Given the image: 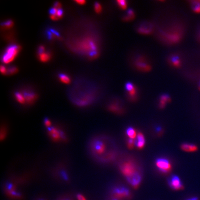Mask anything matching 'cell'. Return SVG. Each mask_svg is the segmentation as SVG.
I'll list each match as a JSON object with an SVG mask.
<instances>
[{
	"instance_id": "6da1fadb",
	"label": "cell",
	"mask_w": 200,
	"mask_h": 200,
	"mask_svg": "<svg viewBox=\"0 0 200 200\" xmlns=\"http://www.w3.org/2000/svg\"><path fill=\"white\" fill-rule=\"evenodd\" d=\"M88 152L92 159L102 164L112 161L115 158V152L112 150L107 137L97 135L89 140Z\"/></svg>"
},
{
	"instance_id": "7a4b0ae2",
	"label": "cell",
	"mask_w": 200,
	"mask_h": 200,
	"mask_svg": "<svg viewBox=\"0 0 200 200\" xmlns=\"http://www.w3.org/2000/svg\"><path fill=\"white\" fill-rule=\"evenodd\" d=\"M119 169L133 187L137 189L140 186L142 176L136 163L132 159H126L120 164Z\"/></svg>"
},
{
	"instance_id": "3957f363",
	"label": "cell",
	"mask_w": 200,
	"mask_h": 200,
	"mask_svg": "<svg viewBox=\"0 0 200 200\" xmlns=\"http://www.w3.org/2000/svg\"><path fill=\"white\" fill-rule=\"evenodd\" d=\"M47 130L48 136L53 141L66 142L68 140L67 136L65 132L56 126H50L47 128Z\"/></svg>"
},
{
	"instance_id": "277c9868",
	"label": "cell",
	"mask_w": 200,
	"mask_h": 200,
	"mask_svg": "<svg viewBox=\"0 0 200 200\" xmlns=\"http://www.w3.org/2000/svg\"><path fill=\"white\" fill-rule=\"evenodd\" d=\"M20 49L21 47L17 44H11L8 46L1 57V61L4 64L10 63L17 56Z\"/></svg>"
},
{
	"instance_id": "5b68a950",
	"label": "cell",
	"mask_w": 200,
	"mask_h": 200,
	"mask_svg": "<svg viewBox=\"0 0 200 200\" xmlns=\"http://www.w3.org/2000/svg\"><path fill=\"white\" fill-rule=\"evenodd\" d=\"M112 198L119 199H130L131 198V193L129 189L126 187L119 186L114 187L112 190Z\"/></svg>"
},
{
	"instance_id": "8992f818",
	"label": "cell",
	"mask_w": 200,
	"mask_h": 200,
	"mask_svg": "<svg viewBox=\"0 0 200 200\" xmlns=\"http://www.w3.org/2000/svg\"><path fill=\"white\" fill-rule=\"evenodd\" d=\"M156 167L160 172L163 173H168L172 171V165L171 162L166 158H157L155 162Z\"/></svg>"
},
{
	"instance_id": "52a82bcc",
	"label": "cell",
	"mask_w": 200,
	"mask_h": 200,
	"mask_svg": "<svg viewBox=\"0 0 200 200\" xmlns=\"http://www.w3.org/2000/svg\"><path fill=\"white\" fill-rule=\"evenodd\" d=\"M135 66L138 69L142 72H148L151 69V66L143 56L138 57L135 61Z\"/></svg>"
},
{
	"instance_id": "ba28073f",
	"label": "cell",
	"mask_w": 200,
	"mask_h": 200,
	"mask_svg": "<svg viewBox=\"0 0 200 200\" xmlns=\"http://www.w3.org/2000/svg\"><path fill=\"white\" fill-rule=\"evenodd\" d=\"M57 167L53 169V171H58L57 173H54V175H56L58 174L59 176V178L63 180L65 182H68L69 181V175L68 172L67 170V168L63 164H59V165H57Z\"/></svg>"
},
{
	"instance_id": "9c48e42d",
	"label": "cell",
	"mask_w": 200,
	"mask_h": 200,
	"mask_svg": "<svg viewBox=\"0 0 200 200\" xmlns=\"http://www.w3.org/2000/svg\"><path fill=\"white\" fill-rule=\"evenodd\" d=\"M168 183L171 189L175 190H180L184 189V187L181 180L176 175H173L169 178L168 180Z\"/></svg>"
},
{
	"instance_id": "30bf717a",
	"label": "cell",
	"mask_w": 200,
	"mask_h": 200,
	"mask_svg": "<svg viewBox=\"0 0 200 200\" xmlns=\"http://www.w3.org/2000/svg\"><path fill=\"white\" fill-rule=\"evenodd\" d=\"M181 39V33L176 31H170L165 34V39L169 43H176L180 40Z\"/></svg>"
},
{
	"instance_id": "8fae6325",
	"label": "cell",
	"mask_w": 200,
	"mask_h": 200,
	"mask_svg": "<svg viewBox=\"0 0 200 200\" xmlns=\"http://www.w3.org/2000/svg\"><path fill=\"white\" fill-rule=\"evenodd\" d=\"M127 95L130 100L134 101L137 98V89L134 84L128 82L125 86Z\"/></svg>"
},
{
	"instance_id": "7c38bea8",
	"label": "cell",
	"mask_w": 200,
	"mask_h": 200,
	"mask_svg": "<svg viewBox=\"0 0 200 200\" xmlns=\"http://www.w3.org/2000/svg\"><path fill=\"white\" fill-rule=\"evenodd\" d=\"M22 94L26 100V103L28 104L33 103L37 99V94L34 93V92L25 91Z\"/></svg>"
},
{
	"instance_id": "4fadbf2b",
	"label": "cell",
	"mask_w": 200,
	"mask_h": 200,
	"mask_svg": "<svg viewBox=\"0 0 200 200\" xmlns=\"http://www.w3.org/2000/svg\"><path fill=\"white\" fill-rule=\"evenodd\" d=\"M146 140L144 134L141 132H138L135 140V146L138 149H141L144 148Z\"/></svg>"
},
{
	"instance_id": "5bb4252c",
	"label": "cell",
	"mask_w": 200,
	"mask_h": 200,
	"mask_svg": "<svg viewBox=\"0 0 200 200\" xmlns=\"http://www.w3.org/2000/svg\"><path fill=\"white\" fill-rule=\"evenodd\" d=\"M138 31L141 34L149 35L152 32V27L148 26L147 24H142L138 28Z\"/></svg>"
},
{
	"instance_id": "9a60e30c",
	"label": "cell",
	"mask_w": 200,
	"mask_h": 200,
	"mask_svg": "<svg viewBox=\"0 0 200 200\" xmlns=\"http://www.w3.org/2000/svg\"><path fill=\"white\" fill-rule=\"evenodd\" d=\"M171 97L167 94H163L159 98V107L160 108H164L166 106V104L171 101Z\"/></svg>"
},
{
	"instance_id": "2e32d148",
	"label": "cell",
	"mask_w": 200,
	"mask_h": 200,
	"mask_svg": "<svg viewBox=\"0 0 200 200\" xmlns=\"http://www.w3.org/2000/svg\"><path fill=\"white\" fill-rule=\"evenodd\" d=\"M181 148L182 150L187 152H193L197 151V147L194 144L189 143H184L181 145Z\"/></svg>"
},
{
	"instance_id": "e0dca14e",
	"label": "cell",
	"mask_w": 200,
	"mask_h": 200,
	"mask_svg": "<svg viewBox=\"0 0 200 200\" xmlns=\"http://www.w3.org/2000/svg\"><path fill=\"white\" fill-rule=\"evenodd\" d=\"M108 108L111 112L117 114H119L122 112L121 106L117 103H112L109 105Z\"/></svg>"
},
{
	"instance_id": "ac0fdd59",
	"label": "cell",
	"mask_w": 200,
	"mask_h": 200,
	"mask_svg": "<svg viewBox=\"0 0 200 200\" xmlns=\"http://www.w3.org/2000/svg\"><path fill=\"white\" fill-rule=\"evenodd\" d=\"M169 61H170L171 65L174 67L178 68L181 66V60L178 56H176L175 55H172L170 58Z\"/></svg>"
},
{
	"instance_id": "d6986e66",
	"label": "cell",
	"mask_w": 200,
	"mask_h": 200,
	"mask_svg": "<svg viewBox=\"0 0 200 200\" xmlns=\"http://www.w3.org/2000/svg\"><path fill=\"white\" fill-rule=\"evenodd\" d=\"M135 18V13L133 10L132 9H129L127 11L126 15L123 17V21L125 22H129L132 21Z\"/></svg>"
},
{
	"instance_id": "ffe728a7",
	"label": "cell",
	"mask_w": 200,
	"mask_h": 200,
	"mask_svg": "<svg viewBox=\"0 0 200 200\" xmlns=\"http://www.w3.org/2000/svg\"><path fill=\"white\" fill-rule=\"evenodd\" d=\"M126 134L129 139L134 140L136 138L137 133L133 128L129 127L126 130Z\"/></svg>"
},
{
	"instance_id": "44dd1931",
	"label": "cell",
	"mask_w": 200,
	"mask_h": 200,
	"mask_svg": "<svg viewBox=\"0 0 200 200\" xmlns=\"http://www.w3.org/2000/svg\"><path fill=\"white\" fill-rule=\"evenodd\" d=\"M15 98L19 103L23 104L26 103V100L22 94L18 92H16L15 93Z\"/></svg>"
},
{
	"instance_id": "7402d4cb",
	"label": "cell",
	"mask_w": 200,
	"mask_h": 200,
	"mask_svg": "<svg viewBox=\"0 0 200 200\" xmlns=\"http://www.w3.org/2000/svg\"><path fill=\"white\" fill-rule=\"evenodd\" d=\"M39 59L42 62H47L50 60L51 55L48 52H43V53L39 55Z\"/></svg>"
},
{
	"instance_id": "603a6c76",
	"label": "cell",
	"mask_w": 200,
	"mask_h": 200,
	"mask_svg": "<svg viewBox=\"0 0 200 200\" xmlns=\"http://www.w3.org/2000/svg\"><path fill=\"white\" fill-rule=\"evenodd\" d=\"M59 79L65 84H68L71 82V79L67 75L65 74L60 73L59 75Z\"/></svg>"
},
{
	"instance_id": "cb8c5ba5",
	"label": "cell",
	"mask_w": 200,
	"mask_h": 200,
	"mask_svg": "<svg viewBox=\"0 0 200 200\" xmlns=\"http://www.w3.org/2000/svg\"><path fill=\"white\" fill-rule=\"evenodd\" d=\"M117 4L118 5L119 8L123 10H125L127 8V2L124 0H119L117 1Z\"/></svg>"
},
{
	"instance_id": "d4e9b609",
	"label": "cell",
	"mask_w": 200,
	"mask_h": 200,
	"mask_svg": "<svg viewBox=\"0 0 200 200\" xmlns=\"http://www.w3.org/2000/svg\"><path fill=\"white\" fill-rule=\"evenodd\" d=\"M14 25V22L12 21L11 19H9L6 22H4L1 23V26L4 28L8 29L10 28Z\"/></svg>"
},
{
	"instance_id": "484cf974",
	"label": "cell",
	"mask_w": 200,
	"mask_h": 200,
	"mask_svg": "<svg viewBox=\"0 0 200 200\" xmlns=\"http://www.w3.org/2000/svg\"><path fill=\"white\" fill-rule=\"evenodd\" d=\"M18 69H17V67H15V66H11L7 69V73L6 74H7V75L15 74L18 72Z\"/></svg>"
},
{
	"instance_id": "4316f807",
	"label": "cell",
	"mask_w": 200,
	"mask_h": 200,
	"mask_svg": "<svg viewBox=\"0 0 200 200\" xmlns=\"http://www.w3.org/2000/svg\"><path fill=\"white\" fill-rule=\"evenodd\" d=\"M94 10L96 12L99 14L102 11V7L101 5L98 2H96L94 5Z\"/></svg>"
},
{
	"instance_id": "83f0119b",
	"label": "cell",
	"mask_w": 200,
	"mask_h": 200,
	"mask_svg": "<svg viewBox=\"0 0 200 200\" xmlns=\"http://www.w3.org/2000/svg\"><path fill=\"white\" fill-rule=\"evenodd\" d=\"M127 147H128L129 149H132L134 147V145H135V140L133 139H129V138L127 141Z\"/></svg>"
},
{
	"instance_id": "f1b7e54d",
	"label": "cell",
	"mask_w": 200,
	"mask_h": 200,
	"mask_svg": "<svg viewBox=\"0 0 200 200\" xmlns=\"http://www.w3.org/2000/svg\"><path fill=\"white\" fill-rule=\"evenodd\" d=\"M193 9L194 11L197 12H200V4L196 3L194 4Z\"/></svg>"
},
{
	"instance_id": "f546056e",
	"label": "cell",
	"mask_w": 200,
	"mask_h": 200,
	"mask_svg": "<svg viewBox=\"0 0 200 200\" xmlns=\"http://www.w3.org/2000/svg\"><path fill=\"white\" fill-rule=\"evenodd\" d=\"M63 15V11L61 8H59L58 9L57 13H56V15L57 17H58V19L61 18L62 17Z\"/></svg>"
},
{
	"instance_id": "4dcf8cb0",
	"label": "cell",
	"mask_w": 200,
	"mask_h": 200,
	"mask_svg": "<svg viewBox=\"0 0 200 200\" xmlns=\"http://www.w3.org/2000/svg\"><path fill=\"white\" fill-rule=\"evenodd\" d=\"M57 10H58V9L56 8H55V7L51 8L49 10V14L50 15H56Z\"/></svg>"
},
{
	"instance_id": "1f68e13d",
	"label": "cell",
	"mask_w": 200,
	"mask_h": 200,
	"mask_svg": "<svg viewBox=\"0 0 200 200\" xmlns=\"http://www.w3.org/2000/svg\"><path fill=\"white\" fill-rule=\"evenodd\" d=\"M44 125L47 128L51 126V122L48 119H45L44 120Z\"/></svg>"
},
{
	"instance_id": "d6a6232c",
	"label": "cell",
	"mask_w": 200,
	"mask_h": 200,
	"mask_svg": "<svg viewBox=\"0 0 200 200\" xmlns=\"http://www.w3.org/2000/svg\"><path fill=\"white\" fill-rule=\"evenodd\" d=\"M0 70L1 73L3 74H6L7 73V70L6 69V67H5L3 65H1V67H0Z\"/></svg>"
},
{
	"instance_id": "836d02e7",
	"label": "cell",
	"mask_w": 200,
	"mask_h": 200,
	"mask_svg": "<svg viewBox=\"0 0 200 200\" xmlns=\"http://www.w3.org/2000/svg\"><path fill=\"white\" fill-rule=\"evenodd\" d=\"M44 48L43 46H40L39 47V50H38V54L40 55L43 53L44 52Z\"/></svg>"
},
{
	"instance_id": "e575fe53",
	"label": "cell",
	"mask_w": 200,
	"mask_h": 200,
	"mask_svg": "<svg viewBox=\"0 0 200 200\" xmlns=\"http://www.w3.org/2000/svg\"><path fill=\"white\" fill-rule=\"evenodd\" d=\"M76 197L78 200H87L83 194H77Z\"/></svg>"
},
{
	"instance_id": "d590c367",
	"label": "cell",
	"mask_w": 200,
	"mask_h": 200,
	"mask_svg": "<svg viewBox=\"0 0 200 200\" xmlns=\"http://www.w3.org/2000/svg\"><path fill=\"white\" fill-rule=\"evenodd\" d=\"M54 7L56 8L57 9L61 8V4L60 3L59 1H56V2H55L54 4Z\"/></svg>"
},
{
	"instance_id": "8d00e7d4",
	"label": "cell",
	"mask_w": 200,
	"mask_h": 200,
	"mask_svg": "<svg viewBox=\"0 0 200 200\" xmlns=\"http://www.w3.org/2000/svg\"><path fill=\"white\" fill-rule=\"evenodd\" d=\"M50 17L51 19H52V20H54V21H56L57 19H59L58 17H57L56 15H50Z\"/></svg>"
},
{
	"instance_id": "74e56055",
	"label": "cell",
	"mask_w": 200,
	"mask_h": 200,
	"mask_svg": "<svg viewBox=\"0 0 200 200\" xmlns=\"http://www.w3.org/2000/svg\"><path fill=\"white\" fill-rule=\"evenodd\" d=\"M75 2H76L79 4H84L85 3L86 1L84 0H76V1H75Z\"/></svg>"
},
{
	"instance_id": "f35d334b",
	"label": "cell",
	"mask_w": 200,
	"mask_h": 200,
	"mask_svg": "<svg viewBox=\"0 0 200 200\" xmlns=\"http://www.w3.org/2000/svg\"><path fill=\"white\" fill-rule=\"evenodd\" d=\"M186 200H199V199L197 197H191V198H188V199H186Z\"/></svg>"
},
{
	"instance_id": "ab89813d",
	"label": "cell",
	"mask_w": 200,
	"mask_h": 200,
	"mask_svg": "<svg viewBox=\"0 0 200 200\" xmlns=\"http://www.w3.org/2000/svg\"><path fill=\"white\" fill-rule=\"evenodd\" d=\"M112 200H119V199H116V198H112Z\"/></svg>"
},
{
	"instance_id": "60d3db41",
	"label": "cell",
	"mask_w": 200,
	"mask_h": 200,
	"mask_svg": "<svg viewBox=\"0 0 200 200\" xmlns=\"http://www.w3.org/2000/svg\"><path fill=\"white\" fill-rule=\"evenodd\" d=\"M199 89H200V85H199Z\"/></svg>"
},
{
	"instance_id": "b9f144b4",
	"label": "cell",
	"mask_w": 200,
	"mask_h": 200,
	"mask_svg": "<svg viewBox=\"0 0 200 200\" xmlns=\"http://www.w3.org/2000/svg\"><path fill=\"white\" fill-rule=\"evenodd\" d=\"M68 200V199H66V200Z\"/></svg>"
}]
</instances>
